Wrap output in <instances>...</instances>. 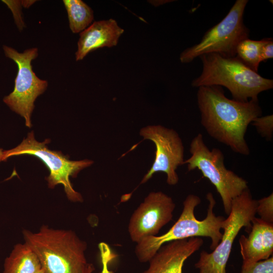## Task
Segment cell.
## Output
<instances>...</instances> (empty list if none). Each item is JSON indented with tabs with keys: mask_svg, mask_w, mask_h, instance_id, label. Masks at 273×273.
Segmentation results:
<instances>
[{
	"mask_svg": "<svg viewBox=\"0 0 273 273\" xmlns=\"http://www.w3.org/2000/svg\"><path fill=\"white\" fill-rule=\"evenodd\" d=\"M49 139L43 142L37 141L33 131L28 133L27 136L16 147L4 151L3 161L9 157L21 155H30L39 158L48 167L50 174L46 178L48 187L53 189L56 186H63L67 198L74 202H82L81 194L73 189L70 177H75L82 169L90 166L93 161L84 159L73 161L60 151H52L47 147Z\"/></svg>",
	"mask_w": 273,
	"mask_h": 273,
	"instance_id": "obj_7",
	"label": "cell"
},
{
	"mask_svg": "<svg viewBox=\"0 0 273 273\" xmlns=\"http://www.w3.org/2000/svg\"><path fill=\"white\" fill-rule=\"evenodd\" d=\"M36 273H44L42 269H41L40 271H38Z\"/></svg>",
	"mask_w": 273,
	"mask_h": 273,
	"instance_id": "obj_26",
	"label": "cell"
},
{
	"mask_svg": "<svg viewBox=\"0 0 273 273\" xmlns=\"http://www.w3.org/2000/svg\"><path fill=\"white\" fill-rule=\"evenodd\" d=\"M209 202L207 216L199 220L195 215V209L201 203L200 197L189 195L183 202V209L178 220L165 233L160 236L144 238L136 243L135 253L140 262L146 263L151 259L160 248L168 242L191 237H208L211 240L210 248L213 250L219 243L225 218L217 216L213 212L216 202L211 193L207 194Z\"/></svg>",
	"mask_w": 273,
	"mask_h": 273,
	"instance_id": "obj_3",
	"label": "cell"
},
{
	"mask_svg": "<svg viewBox=\"0 0 273 273\" xmlns=\"http://www.w3.org/2000/svg\"><path fill=\"white\" fill-rule=\"evenodd\" d=\"M258 133L267 141H271L273 134V115L260 116L255 118L251 123Z\"/></svg>",
	"mask_w": 273,
	"mask_h": 273,
	"instance_id": "obj_18",
	"label": "cell"
},
{
	"mask_svg": "<svg viewBox=\"0 0 273 273\" xmlns=\"http://www.w3.org/2000/svg\"><path fill=\"white\" fill-rule=\"evenodd\" d=\"M261 40V56L262 61L273 58V41L272 38H264Z\"/></svg>",
	"mask_w": 273,
	"mask_h": 273,
	"instance_id": "obj_23",
	"label": "cell"
},
{
	"mask_svg": "<svg viewBox=\"0 0 273 273\" xmlns=\"http://www.w3.org/2000/svg\"><path fill=\"white\" fill-rule=\"evenodd\" d=\"M175 204L162 192L150 193L132 214L128 225L131 241L138 243L145 238L157 236L172 219Z\"/></svg>",
	"mask_w": 273,
	"mask_h": 273,
	"instance_id": "obj_11",
	"label": "cell"
},
{
	"mask_svg": "<svg viewBox=\"0 0 273 273\" xmlns=\"http://www.w3.org/2000/svg\"><path fill=\"white\" fill-rule=\"evenodd\" d=\"M256 213L262 220L273 223V194L257 200Z\"/></svg>",
	"mask_w": 273,
	"mask_h": 273,
	"instance_id": "obj_19",
	"label": "cell"
},
{
	"mask_svg": "<svg viewBox=\"0 0 273 273\" xmlns=\"http://www.w3.org/2000/svg\"><path fill=\"white\" fill-rule=\"evenodd\" d=\"M140 134L144 139L152 141L156 146L154 162L141 184L147 182L154 173L163 172L166 174L169 185H176L179 177L176 170L185 161L184 147L178 133L172 128L153 125L141 128Z\"/></svg>",
	"mask_w": 273,
	"mask_h": 273,
	"instance_id": "obj_10",
	"label": "cell"
},
{
	"mask_svg": "<svg viewBox=\"0 0 273 273\" xmlns=\"http://www.w3.org/2000/svg\"><path fill=\"white\" fill-rule=\"evenodd\" d=\"M123 32L113 19L94 22L80 33L75 53L76 61L82 60L88 53L98 49L115 46Z\"/></svg>",
	"mask_w": 273,
	"mask_h": 273,
	"instance_id": "obj_14",
	"label": "cell"
},
{
	"mask_svg": "<svg viewBox=\"0 0 273 273\" xmlns=\"http://www.w3.org/2000/svg\"><path fill=\"white\" fill-rule=\"evenodd\" d=\"M2 2L7 5L8 7L12 10L18 27L20 29H22L23 27V22L22 21L21 13H20L21 2L17 1H3Z\"/></svg>",
	"mask_w": 273,
	"mask_h": 273,
	"instance_id": "obj_22",
	"label": "cell"
},
{
	"mask_svg": "<svg viewBox=\"0 0 273 273\" xmlns=\"http://www.w3.org/2000/svg\"><path fill=\"white\" fill-rule=\"evenodd\" d=\"M248 237L239 239L242 267L268 258L273 252V223L254 217Z\"/></svg>",
	"mask_w": 273,
	"mask_h": 273,
	"instance_id": "obj_13",
	"label": "cell"
},
{
	"mask_svg": "<svg viewBox=\"0 0 273 273\" xmlns=\"http://www.w3.org/2000/svg\"><path fill=\"white\" fill-rule=\"evenodd\" d=\"M189 151L191 156L184 164L187 165L188 171L199 169L215 187L229 215L233 201L248 188V182L225 167L222 152L216 148L210 150L202 134L198 133L192 139Z\"/></svg>",
	"mask_w": 273,
	"mask_h": 273,
	"instance_id": "obj_5",
	"label": "cell"
},
{
	"mask_svg": "<svg viewBox=\"0 0 273 273\" xmlns=\"http://www.w3.org/2000/svg\"><path fill=\"white\" fill-rule=\"evenodd\" d=\"M4 150L0 148V162L3 161Z\"/></svg>",
	"mask_w": 273,
	"mask_h": 273,
	"instance_id": "obj_25",
	"label": "cell"
},
{
	"mask_svg": "<svg viewBox=\"0 0 273 273\" xmlns=\"http://www.w3.org/2000/svg\"><path fill=\"white\" fill-rule=\"evenodd\" d=\"M256 206L257 200L253 198L248 188L233 201L219 243L211 253L201 251L199 259L195 264L199 269V273H226V263L235 239L243 227L249 232L251 221L256 214Z\"/></svg>",
	"mask_w": 273,
	"mask_h": 273,
	"instance_id": "obj_8",
	"label": "cell"
},
{
	"mask_svg": "<svg viewBox=\"0 0 273 273\" xmlns=\"http://www.w3.org/2000/svg\"><path fill=\"white\" fill-rule=\"evenodd\" d=\"M201 124L208 134L233 152L247 156L250 149L245 134L250 124L261 116L258 100L240 102L227 98L219 86L198 87Z\"/></svg>",
	"mask_w": 273,
	"mask_h": 273,
	"instance_id": "obj_1",
	"label": "cell"
},
{
	"mask_svg": "<svg viewBox=\"0 0 273 273\" xmlns=\"http://www.w3.org/2000/svg\"><path fill=\"white\" fill-rule=\"evenodd\" d=\"M41 269L37 255L24 242L16 244L5 259L3 273H36Z\"/></svg>",
	"mask_w": 273,
	"mask_h": 273,
	"instance_id": "obj_15",
	"label": "cell"
},
{
	"mask_svg": "<svg viewBox=\"0 0 273 273\" xmlns=\"http://www.w3.org/2000/svg\"><path fill=\"white\" fill-rule=\"evenodd\" d=\"M3 49L5 56L18 67L14 90L4 98L3 101L13 111L24 117L26 126L30 128L34 102L48 85L46 80L40 79L32 70L31 62L37 57L38 49L32 48L20 53L6 45Z\"/></svg>",
	"mask_w": 273,
	"mask_h": 273,
	"instance_id": "obj_9",
	"label": "cell"
},
{
	"mask_svg": "<svg viewBox=\"0 0 273 273\" xmlns=\"http://www.w3.org/2000/svg\"><path fill=\"white\" fill-rule=\"evenodd\" d=\"M94 269L95 268H94V266L93 264L92 263H89V265H88L86 273H92L93 271L94 270Z\"/></svg>",
	"mask_w": 273,
	"mask_h": 273,
	"instance_id": "obj_24",
	"label": "cell"
},
{
	"mask_svg": "<svg viewBox=\"0 0 273 273\" xmlns=\"http://www.w3.org/2000/svg\"><path fill=\"white\" fill-rule=\"evenodd\" d=\"M199 57L203 68L200 76L192 82L194 87L222 86L229 89L233 99L244 102L258 100L260 93L273 87L272 79L262 77L236 56L210 53Z\"/></svg>",
	"mask_w": 273,
	"mask_h": 273,
	"instance_id": "obj_4",
	"label": "cell"
},
{
	"mask_svg": "<svg viewBox=\"0 0 273 273\" xmlns=\"http://www.w3.org/2000/svg\"><path fill=\"white\" fill-rule=\"evenodd\" d=\"M248 2L237 0L225 17L207 31L198 43L181 53L180 62L190 63L198 57L210 53L226 57H235L239 44L249 37V30L243 21Z\"/></svg>",
	"mask_w": 273,
	"mask_h": 273,
	"instance_id": "obj_6",
	"label": "cell"
},
{
	"mask_svg": "<svg viewBox=\"0 0 273 273\" xmlns=\"http://www.w3.org/2000/svg\"><path fill=\"white\" fill-rule=\"evenodd\" d=\"M67 12L69 27L74 33L81 32L94 20L93 10L81 0H64Z\"/></svg>",
	"mask_w": 273,
	"mask_h": 273,
	"instance_id": "obj_16",
	"label": "cell"
},
{
	"mask_svg": "<svg viewBox=\"0 0 273 273\" xmlns=\"http://www.w3.org/2000/svg\"><path fill=\"white\" fill-rule=\"evenodd\" d=\"M102 263V270L100 273H113L109 269V263L115 259L117 255L113 252L109 245L105 242H101L98 245Z\"/></svg>",
	"mask_w": 273,
	"mask_h": 273,
	"instance_id": "obj_21",
	"label": "cell"
},
{
	"mask_svg": "<svg viewBox=\"0 0 273 273\" xmlns=\"http://www.w3.org/2000/svg\"><path fill=\"white\" fill-rule=\"evenodd\" d=\"M262 41L248 38L242 40L238 45L236 57L254 71L257 72L261 60Z\"/></svg>",
	"mask_w": 273,
	"mask_h": 273,
	"instance_id": "obj_17",
	"label": "cell"
},
{
	"mask_svg": "<svg viewBox=\"0 0 273 273\" xmlns=\"http://www.w3.org/2000/svg\"><path fill=\"white\" fill-rule=\"evenodd\" d=\"M25 243L37 255L44 273H86L85 242L72 230L42 225L37 232L24 230Z\"/></svg>",
	"mask_w": 273,
	"mask_h": 273,
	"instance_id": "obj_2",
	"label": "cell"
},
{
	"mask_svg": "<svg viewBox=\"0 0 273 273\" xmlns=\"http://www.w3.org/2000/svg\"><path fill=\"white\" fill-rule=\"evenodd\" d=\"M241 273H273V257L242 267Z\"/></svg>",
	"mask_w": 273,
	"mask_h": 273,
	"instance_id": "obj_20",
	"label": "cell"
},
{
	"mask_svg": "<svg viewBox=\"0 0 273 273\" xmlns=\"http://www.w3.org/2000/svg\"><path fill=\"white\" fill-rule=\"evenodd\" d=\"M201 237L176 240L162 245L149 260L148 268L142 273H183L184 262L203 244Z\"/></svg>",
	"mask_w": 273,
	"mask_h": 273,
	"instance_id": "obj_12",
	"label": "cell"
}]
</instances>
